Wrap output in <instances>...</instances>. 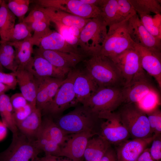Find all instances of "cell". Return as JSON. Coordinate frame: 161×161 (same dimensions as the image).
Returning <instances> with one entry per match:
<instances>
[{
    "label": "cell",
    "mask_w": 161,
    "mask_h": 161,
    "mask_svg": "<svg viewBox=\"0 0 161 161\" xmlns=\"http://www.w3.org/2000/svg\"><path fill=\"white\" fill-rule=\"evenodd\" d=\"M89 57L83 61L85 71L99 87L124 86L121 72L112 60L99 53Z\"/></svg>",
    "instance_id": "cell-1"
},
{
    "label": "cell",
    "mask_w": 161,
    "mask_h": 161,
    "mask_svg": "<svg viewBox=\"0 0 161 161\" xmlns=\"http://www.w3.org/2000/svg\"><path fill=\"white\" fill-rule=\"evenodd\" d=\"M117 112L133 139L146 138L153 136L145 112L137 104L124 103Z\"/></svg>",
    "instance_id": "cell-2"
},
{
    "label": "cell",
    "mask_w": 161,
    "mask_h": 161,
    "mask_svg": "<svg viewBox=\"0 0 161 161\" xmlns=\"http://www.w3.org/2000/svg\"><path fill=\"white\" fill-rule=\"evenodd\" d=\"M107 25L102 16L91 18L81 30L79 47L88 56L99 53L107 34Z\"/></svg>",
    "instance_id": "cell-3"
},
{
    "label": "cell",
    "mask_w": 161,
    "mask_h": 161,
    "mask_svg": "<svg viewBox=\"0 0 161 161\" xmlns=\"http://www.w3.org/2000/svg\"><path fill=\"white\" fill-rule=\"evenodd\" d=\"M98 119L97 114L83 105L61 117L55 123L68 135L86 131L96 132L94 129Z\"/></svg>",
    "instance_id": "cell-4"
},
{
    "label": "cell",
    "mask_w": 161,
    "mask_h": 161,
    "mask_svg": "<svg viewBox=\"0 0 161 161\" xmlns=\"http://www.w3.org/2000/svg\"><path fill=\"white\" fill-rule=\"evenodd\" d=\"M128 19L109 26L99 53L112 60L125 51L134 48L135 44L131 38L127 28Z\"/></svg>",
    "instance_id": "cell-5"
},
{
    "label": "cell",
    "mask_w": 161,
    "mask_h": 161,
    "mask_svg": "<svg viewBox=\"0 0 161 161\" xmlns=\"http://www.w3.org/2000/svg\"><path fill=\"white\" fill-rule=\"evenodd\" d=\"M124 87H99L83 106L97 115L105 111L113 112L124 103Z\"/></svg>",
    "instance_id": "cell-6"
},
{
    "label": "cell",
    "mask_w": 161,
    "mask_h": 161,
    "mask_svg": "<svg viewBox=\"0 0 161 161\" xmlns=\"http://www.w3.org/2000/svg\"><path fill=\"white\" fill-rule=\"evenodd\" d=\"M13 134L9 146L0 153V161H31L42 151L36 141L29 139L18 130Z\"/></svg>",
    "instance_id": "cell-7"
},
{
    "label": "cell",
    "mask_w": 161,
    "mask_h": 161,
    "mask_svg": "<svg viewBox=\"0 0 161 161\" xmlns=\"http://www.w3.org/2000/svg\"><path fill=\"white\" fill-rule=\"evenodd\" d=\"M74 69L68 74L65 82L60 87L52 101L41 111L42 115L52 117L60 114L77 104L73 88Z\"/></svg>",
    "instance_id": "cell-8"
},
{
    "label": "cell",
    "mask_w": 161,
    "mask_h": 161,
    "mask_svg": "<svg viewBox=\"0 0 161 161\" xmlns=\"http://www.w3.org/2000/svg\"><path fill=\"white\" fill-rule=\"evenodd\" d=\"M35 2L41 7L54 8L84 18L102 16L100 7L84 3L81 0H38Z\"/></svg>",
    "instance_id": "cell-9"
},
{
    "label": "cell",
    "mask_w": 161,
    "mask_h": 161,
    "mask_svg": "<svg viewBox=\"0 0 161 161\" xmlns=\"http://www.w3.org/2000/svg\"><path fill=\"white\" fill-rule=\"evenodd\" d=\"M98 116L106 120L100 125V134L111 144L118 145L130 136L117 112H103L99 113Z\"/></svg>",
    "instance_id": "cell-10"
},
{
    "label": "cell",
    "mask_w": 161,
    "mask_h": 161,
    "mask_svg": "<svg viewBox=\"0 0 161 161\" xmlns=\"http://www.w3.org/2000/svg\"><path fill=\"white\" fill-rule=\"evenodd\" d=\"M127 24L130 37L135 44L161 52V40L155 38L146 30L137 13L127 20Z\"/></svg>",
    "instance_id": "cell-11"
},
{
    "label": "cell",
    "mask_w": 161,
    "mask_h": 161,
    "mask_svg": "<svg viewBox=\"0 0 161 161\" xmlns=\"http://www.w3.org/2000/svg\"><path fill=\"white\" fill-rule=\"evenodd\" d=\"M99 134L96 132L86 131L68 135L66 140L60 147L59 157H66L72 160L83 161L84 151L89 140Z\"/></svg>",
    "instance_id": "cell-12"
},
{
    "label": "cell",
    "mask_w": 161,
    "mask_h": 161,
    "mask_svg": "<svg viewBox=\"0 0 161 161\" xmlns=\"http://www.w3.org/2000/svg\"><path fill=\"white\" fill-rule=\"evenodd\" d=\"M148 75L143 70L124 87V103H137L150 92L157 90Z\"/></svg>",
    "instance_id": "cell-13"
},
{
    "label": "cell",
    "mask_w": 161,
    "mask_h": 161,
    "mask_svg": "<svg viewBox=\"0 0 161 161\" xmlns=\"http://www.w3.org/2000/svg\"><path fill=\"white\" fill-rule=\"evenodd\" d=\"M120 70L125 82L128 85L133 78L143 70L135 48L127 49L112 60Z\"/></svg>",
    "instance_id": "cell-14"
},
{
    "label": "cell",
    "mask_w": 161,
    "mask_h": 161,
    "mask_svg": "<svg viewBox=\"0 0 161 161\" xmlns=\"http://www.w3.org/2000/svg\"><path fill=\"white\" fill-rule=\"evenodd\" d=\"M35 78L36 86V107L41 112L53 99L64 79L52 77Z\"/></svg>",
    "instance_id": "cell-15"
},
{
    "label": "cell",
    "mask_w": 161,
    "mask_h": 161,
    "mask_svg": "<svg viewBox=\"0 0 161 161\" xmlns=\"http://www.w3.org/2000/svg\"><path fill=\"white\" fill-rule=\"evenodd\" d=\"M35 55L40 56L58 68L71 70L82 61L85 55L44 50L39 48L33 49Z\"/></svg>",
    "instance_id": "cell-16"
},
{
    "label": "cell",
    "mask_w": 161,
    "mask_h": 161,
    "mask_svg": "<svg viewBox=\"0 0 161 161\" xmlns=\"http://www.w3.org/2000/svg\"><path fill=\"white\" fill-rule=\"evenodd\" d=\"M134 48L139 58L141 67L153 77L161 88V52L147 49L135 44Z\"/></svg>",
    "instance_id": "cell-17"
},
{
    "label": "cell",
    "mask_w": 161,
    "mask_h": 161,
    "mask_svg": "<svg viewBox=\"0 0 161 161\" xmlns=\"http://www.w3.org/2000/svg\"><path fill=\"white\" fill-rule=\"evenodd\" d=\"M73 88L77 104H84L97 92L99 87L86 72L74 69Z\"/></svg>",
    "instance_id": "cell-18"
},
{
    "label": "cell",
    "mask_w": 161,
    "mask_h": 161,
    "mask_svg": "<svg viewBox=\"0 0 161 161\" xmlns=\"http://www.w3.org/2000/svg\"><path fill=\"white\" fill-rule=\"evenodd\" d=\"M24 69L36 78L52 77L61 79L65 78L71 70L56 67L44 58L35 55Z\"/></svg>",
    "instance_id": "cell-19"
},
{
    "label": "cell",
    "mask_w": 161,
    "mask_h": 161,
    "mask_svg": "<svg viewBox=\"0 0 161 161\" xmlns=\"http://www.w3.org/2000/svg\"><path fill=\"white\" fill-rule=\"evenodd\" d=\"M155 136L144 139L126 140L118 145L116 150L117 161H135L151 143Z\"/></svg>",
    "instance_id": "cell-20"
},
{
    "label": "cell",
    "mask_w": 161,
    "mask_h": 161,
    "mask_svg": "<svg viewBox=\"0 0 161 161\" xmlns=\"http://www.w3.org/2000/svg\"><path fill=\"white\" fill-rule=\"evenodd\" d=\"M21 93L28 103L33 107H36V86L35 78L25 69H18L14 72Z\"/></svg>",
    "instance_id": "cell-21"
},
{
    "label": "cell",
    "mask_w": 161,
    "mask_h": 161,
    "mask_svg": "<svg viewBox=\"0 0 161 161\" xmlns=\"http://www.w3.org/2000/svg\"><path fill=\"white\" fill-rule=\"evenodd\" d=\"M41 7L50 22L69 27H75L81 31L90 19L84 18L53 8Z\"/></svg>",
    "instance_id": "cell-22"
},
{
    "label": "cell",
    "mask_w": 161,
    "mask_h": 161,
    "mask_svg": "<svg viewBox=\"0 0 161 161\" xmlns=\"http://www.w3.org/2000/svg\"><path fill=\"white\" fill-rule=\"evenodd\" d=\"M41 111L36 108L25 119L16 123L18 130L29 139L36 141L42 121Z\"/></svg>",
    "instance_id": "cell-23"
},
{
    "label": "cell",
    "mask_w": 161,
    "mask_h": 161,
    "mask_svg": "<svg viewBox=\"0 0 161 161\" xmlns=\"http://www.w3.org/2000/svg\"><path fill=\"white\" fill-rule=\"evenodd\" d=\"M37 47L44 50L82 54L69 44L59 33L55 31H53L41 39Z\"/></svg>",
    "instance_id": "cell-24"
},
{
    "label": "cell",
    "mask_w": 161,
    "mask_h": 161,
    "mask_svg": "<svg viewBox=\"0 0 161 161\" xmlns=\"http://www.w3.org/2000/svg\"><path fill=\"white\" fill-rule=\"evenodd\" d=\"M94 136L87 143L83 155L86 161H99L111 146V144L100 134Z\"/></svg>",
    "instance_id": "cell-25"
},
{
    "label": "cell",
    "mask_w": 161,
    "mask_h": 161,
    "mask_svg": "<svg viewBox=\"0 0 161 161\" xmlns=\"http://www.w3.org/2000/svg\"><path fill=\"white\" fill-rule=\"evenodd\" d=\"M14 48L18 69H24L32 57L34 45L32 37L22 41L7 42Z\"/></svg>",
    "instance_id": "cell-26"
},
{
    "label": "cell",
    "mask_w": 161,
    "mask_h": 161,
    "mask_svg": "<svg viewBox=\"0 0 161 161\" xmlns=\"http://www.w3.org/2000/svg\"><path fill=\"white\" fill-rule=\"evenodd\" d=\"M13 113L10 97L5 93L0 94V115L3 123L13 134L18 131L14 119Z\"/></svg>",
    "instance_id": "cell-27"
},
{
    "label": "cell",
    "mask_w": 161,
    "mask_h": 161,
    "mask_svg": "<svg viewBox=\"0 0 161 161\" xmlns=\"http://www.w3.org/2000/svg\"><path fill=\"white\" fill-rule=\"evenodd\" d=\"M16 17L3 0L0 7V36L1 41L7 42L8 34L15 25Z\"/></svg>",
    "instance_id": "cell-28"
},
{
    "label": "cell",
    "mask_w": 161,
    "mask_h": 161,
    "mask_svg": "<svg viewBox=\"0 0 161 161\" xmlns=\"http://www.w3.org/2000/svg\"><path fill=\"white\" fill-rule=\"evenodd\" d=\"M40 129L45 132L60 147L64 143L68 135H66L52 117L45 116L42 119Z\"/></svg>",
    "instance_id": "cell-29"
},
{
    "label": "cell",
    "mask_w": 161,
    "mask_h": 161,
    "mask_svg": "<svg viewBox=\"0 0 161 161\" xmlns=\"http://www.w3.org/2000/svg\"><path fill=\"white\" fill-rule=\"evenodd\" d=\"M136 13L139 14L150 15L151 13L156 15L161 12V0H128Z\"/></svg>",
    "instance_id": "cell-30"
},
{
    "label": "cell",
    "mask_w": 161,
    "mask_h": 161,
    "mask_svg": "<svg viewBox=\"0 0 161 161\" xmlns=\"http://www.w3.org/2000/svg\"><path fill=\"white\" fill-rule=\"evenodd\" d=\"M100 8L102 17L107 26L121 22L119 15L117 0H105Z\"/></svg>",
    "instance_id": "cell-31"
},
{
    "label": "cell",
    "mask_w": 161,
    "mask_h": 161,
    "mask_svg": "<svg viewBox=\"0 0 161 161\" xmlns=\"http://www.w3.org/2000/svg\"><path fill=\"white\" fill-rule=\"evenodd\" d=\"M36 141L42 151L44 152L45 155L59 157L61 152L60 146L52 140L47 134L40 130Z\"/></svg>",
    "instance_id": "cell-32"
},
{
    "label": "cell",
    "mask_w": 161,
    "mask_h": 161,
    "mask_svg": "<svg viewBox=\"0 0 161 161\" xmlns=\"http://www.w3.org/2000/svg\"><path fill=\"white\" fill-rule=\"evenodd\" d=\"M139 15L141 22L146 30L155 38L161 40L160 14L154 17L150 15Z\"/></svg>",
    "instance_id": "cell-33"
},
{
    "label": "cell",
    "mask_w": 161,
    "mask_h": 161,
    "mask_svg": "<svg viewBox=\"0 0 161 161\" xmlns=\"http://www.w3.org/2000/svg\"><path fill=\"white\" fill-rule=\"evenodd\" d=\"M32 30L29 24L22 21L15 24L10 31L7 42L22 41L31 38Z\"/></svg>",
    "instance_id": "cell-34"
},
{
    "label": "cell",
    "mask_w": 161,
    "mask_h": 161,
    "mask_svg": "<svg viewBox=\"0 0 161 161\" xmlns=\"http://www.w3.org/2000/svg\"><path fill=\"white\" fill-rule=\"evenodd\" d=\"M50 23L40 21L27 23L33 32L32 39L34 45L37 46L41 39L53 31L49 27Z\"/></svg>",
    "instance_id": "cell-35"
},
{
    "label": "cell",
    "mask_w": 161,
    "mask_h": 161,
    "mask_svg": "<svg viewBox=\"0 0 161 161\" xmlns=\"http://www.w3.org/2000/svg\"><path fill=\"white\" fill-rule=\"evenodd\" d=\"M30 1L29 0H9L7 7L12 13L22 22L28 11Z\"/></svg>",
    "instance_id": "cell-36"
},
{
    "label": "cell",
    "mask_w": 161,
    "mask_h": 161,
    "mask_svg": "<svg viewBox=\"0 0 161 161\" xmlns=\"http://www.w3.org/2000/svg\"><path fill=\"white\" fill-rule=\"evenodd\" d=\"M136 104L145 113L160 105V97L157 91L150 92Z\"/></svg>",
    "instance_id": "cell-37"
},
{
    "label": "cell",
    "mask_w": 161,
    "mask_h": 161,
    "mask_svg": "<svg viewBox=\"0 0 161 161\" xmlns=\"http://www.w3.org/2000/svg\"><path fill=\"white\" fill-rule=\"evenodd\" d=\"M160 106L145 112L153 134L154 131L157 134L161 133V111Z\"/></svg>",
    "instance_id": "cell-38"
},
{
    "label": "cell",
    "mask_w": 161,
    "mask_h": 161,
    "mask_svg": "<svg viewBox=\"0 0 161 161\" xmlns=\"http://www.w3.org/2000/svg\"><path fill=\"white\" fill-rule=\"evenodd\" d=\"M58 30L66 42L76 50L80 51L79 38L72 35L70 32L69 27L58 23H54Z\"/></svg>",
    "instance_id": "cell-39"
},
{
    "label": "cell",
    "mask_w": 161,
    "mask_h": 161,
    "mask_svg": "<svg viewBox=\"0 0 161 161\" xmlns=\"http://www.w3.org/2000/svg\"><path fill=\"white\" fill-rule=\"evenodd\" d=\"M40 21L51 22L49 18L43 11L41 7L37 5L30 11L27 16L24 17L22 21L30 23Z\"/></svg>",
    "instance_id": "cell-40"
},
{
    "label": "cell",
    "mask_w": 161,
    "mask_h": 161,
    "mask_svg": "<svg viewBox=\"0 0 161 161\" xmlns=\"http://www.w3.org/2000/svg\"><path fill=\"white\" fill-rule=\"evenodd\" d=\"M119 15L121 21L128 19L137 13L128 0H117Z\"/></svg>",
    "instance_id": "cell-41"
},
{
    "label": "cell",
    "mask_w": 161,
    "mask_h": 161,
    "mask_svg": "<svg viewBox=\"0 0 161 161\" xmlns=\"http://www.w3.org/2000/svg\"><path fill=\"white\" fill-rule=\"evenodd\" d=\"M0 62L3 66L15 72L18 65L15 58L8 55L0 51Z\"/></svg>",
    "instance_id": "cell-42"
},
{
    "label": "cell",
    "mask_w": 161,
    "mask_h": 161,
    "mask_svg": "<svg viewBox=\"0 0 161 161\" xmlns=\"http://www.w3.org/2000/svg\"><path fill=\"white\" fill-rule=\"evenodd\" d=\"M154 136L151 143V146L149 148V152L151 157L154 161H160L161 159V135Z\"/></svg>",
    "instance_id": "cell-43"
},
{
    "label": "cell",
    "mask_w": 161,
    "mask_h": 161,
    "mask_svg": "<svg viewBox=\"0 0 161 161\" xmlns=\"http://www.w3.org/2000/svg\"><path fill=\"white\" fill-rule=\"evenodd\" d=\"M0 82L14 89L17 84V81L14 72L10 73L0 71Z\"/></svg>",
    "instance_id": "cell-44"
},
{
    "label": "cell",
    "mask_w": 161,
    "mask_h": 161,
    "mask_svg": "<svg viewBox=\"0 0 161 161\" xmlns=\"http://www.w3.org/2000/svg\"><path fill=\"white\" fill-rule=\"evenodd\" d=\"M35 108L36 107H33L30 104L28 103L23 108L14 111L13 116L16 123L25 119Z\"/></svg>",
    "instance_id": "cell-45"
},
{
    "label": "cell",
    "mask_w": 161,
    "mask_h": 161,
    "mask_svg": "<svg viewBox=\"0 0 161 161\" xmlns=\"http://www.w3.org/2000/svg\"><path fill=\"white\" fill-rule=\"evenodd\" d=\"M10 99L14 111L23 108L28 103L21 93L13 95Z\"/></svg>",
    "instance_id": "cell-46"
},
{
    "label": "cell",
    "mask_w": 161,
    "mask_h": 161,
    "mask_svg": "<svg viewBox=\"0 0 161 161\" xmlns=\"http://www.w3.org/2000/svg\"><path fill=\"white\" fill-rule=\"evenodd\" d=\"M99 161H117L116 150L111 146Z\"/></svg>",
    "instance_id": "cell-47"
},
{
    "label": "cell",
    "mask_w": 161,
    "mask_h": 161,
    "mask_svg": "<svg viewBox=\"0 0 161 161\" xmlns=\"http://www.w3.org/2000/svg\"><path fill=\"white\" fill-rule=\"evenodd\" d=\"M135 161H154L149 152V148H146Z\"/></svg>",
    "instance_id": "cell-48"
},
{
    "label": "cell",
    "mask_w": 161,
    "mask_h": 161,
    "mask_svg": "<svg viewBox=\"0 0 161 161\" xmlns=\"http://www.w3.org/2000/svg\"><path fill=\"white\" fill-rule=\"evenodd\" d=\"M105 0H81L84 3L100 7Z\"/></svg>",
    "instance_id": "cell-49"
},
{
    "label": "cell",
    "mask_w": 161,
    "mask_h": 161,
    "mask_svg": "<svg viewBox=\"0 0 161 161\" xmlns=\"http://www.w3.org/2000/svg\"><path fill=\"white\" fill-rule=\"evenodd\" d=\"M69 29L72 35L79 38L81 31L79 29L75 27H70Z\"/></svg>",
    "instance_id": "cell-50"
},
{
    "label": "cell",
    "mask_w": 161,
    "mask_h": 161,
    "mask_svg": "<svg viewBox=\"0 0 161 161\" xmlns=\"http://www.w3.org/2000/svg\"><path fill=\"white\" fill-rule=\"evenodd\" d=\"M44 157L47 161H79L72 160H60L57 159L58 157L50 155H45Z\"/></svg>",
    "instance_id": "cell-51"
},
{
    "label": "cell",
    "mask_w": 161,
    "mask_h": 161,
    "mask_svg": "<svg viewBox=\"0 0 161 161\" xmlns=\"http://www.w3.org/2000/svg\"><path fill=\"white\" fill-rule=\"evenodd\" d=\"M10 89H11L9 87L0 82V95Z\"/></svg>",
    "instance_id": "cell-52"
},
{
    "label": "cell",
    "mask_w": 161,
    "mask_h": 161,
    "mask_svg": "<svg viewBox=\"0 0 161 161\" xmlns=\"http://www.w3.org/2000/svg\"><path fill=\"white\" fill-rule=\"evenodd\" d=\"M3 66L1 65L0 62V71H3Z\"/></svg>",
    "instance_id": "cell-53"
},
{
    "label": "cell",
    "mask_w": 161,
    "mask_h": 161,
    "mask_svg": "<svg viewBox=\"0 0 161 161\" xmlns=\"http://www.w3.org/2000/svg\"><path fill=\"white\" fill-rule=\"evenodd\" d=\"M2 1L3 0H0V7H1V4Z\"/></svg>",
    "instance_id": "cell-54"
}]
</instances>
